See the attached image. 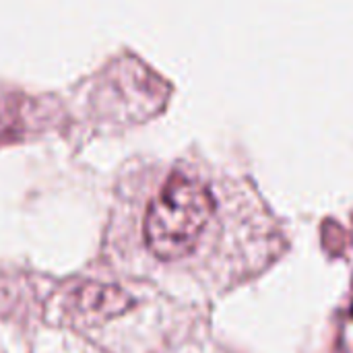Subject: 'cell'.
Segmentation results:
<instances>
[{
    "mask_svg": "<svg viewBox=\"0 0 353 353\" xmlns=\"http://www.w3.org/2000/svg\"><path fill=\"white\" fill-rule=\"evenodd\" d=\"M217 201L201 178L174 172L151 201L143 234L149 250L163 261L188 256L215 217Z\"/></svg>",
    "mask_w": 353,
    "mask_h": 353,
    "instance_id": "6da1fadb",
    "label": "cell"
},
{
    "mask_svg": "<svg viewBox=\"0 0 353 353\" xmlns=\"http://www.w3.org/2000/svg\"><path fill=\"white\" fill-rule=\"evenodd\" d=\"M79 306L87 312L101 316H112L128 308L130 298L120 292V288H81L77 294Z\"/></svg>",
    "mask_w": 353,
    "mask_h": 353,
    "instance_id": "7a4b0ae2",
    "label": "cell"
},
{
    "mask_svg": "<svg viewBox=\"0 0 353 353\" xmlns=\"http://www.w3.org/2000/svg\"><path fill=\"white\" fill-rule=\"evenodd\" d=\"M352 314H353V308H352Z\"/></svg>",
    "mask_w": 353,
    "mask_h": 353,
    "instance_id": "3957f363",
    "label": "cell"
}]
</instances>
